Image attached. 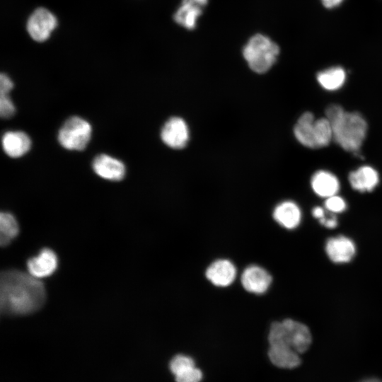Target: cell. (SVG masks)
<instances>
[{
  "mask_svg": "<svg viewBox=\"0 0 382 382\" xmlns=\"http://www.w3.org/2000/svg\"><path fill=\"white\" fill-rule=\"evenodd\" d=\"M45 289L39 279L28 272L7 270L1 274L0 310L5 315H26L45 303Z\"/></svg>",
  "mask_w": 382,
  "mask_h": 382,
  "instance_id": "6da1fadb",
  "label": "cell"
},
{
  "mask_svg": "<svg viewBox=\"0 0 382 382\" xmlns=\"http://www.w3.org/2000/svg\"><path fill=\"white\" fill-rule=\"evenodd\" d=\"M333 139L343 149L358 154L366 138L367 123L357 112H347L339 105L332 104L325 110Z\"/></svg>",
  "mask_w": 382,
  "mask_h": 382,
  "instance_id": "7a4b0ae2",
  "label": "cell"
},
{
  "mask_svg": "<svg viewBox=\"0 0 382 382\" xmlns=\"http://www.w3.org/2000/svg\"><path fill=\"white\" fill-rule=\"evenodd\" d=\"M270 346H276L295 351L299 354L308 350L312 336L303 323L291 318L272 323L269 334Z\"/></svg>",
  "mask_w": 382,
  "mask_h": 382,
  "instance_id": "3957f363",
  "label": "cell"
},
{
  "mask_svg": "<svg viewBox=\"0 0 382 382\" xmlns=\"http://www.w3.org/2000/svg\"><path fill=\"white\" fill-rule=\"evenodd\" d=\"M279 53V46L268 37L253 35L243 50L244 59L255 72L267 71L275 63Z\"/></svg>",
  "mask_w": 382,
  "mask_h": 382,
  "instance_id": "277c9868",
  "label": "cell"
},
{
  "mask_svg": "<svg viewBox=\"0 0 382 382\" xmlns=\"http://www.w3.org/2000/svg\"><path fill=\"white\" fill-rule=\"evenodd\" d=\"M91 126L81 117L69 118L58 132V141L68 150L81 151L88 144L91 137Z\"/></svg>",
  "mask_w": 382,
  "mask_h": 382,
  "instance_id": "5b68a950",
  "label": "cell"
},
{
  "mask_svg": "<svg viewBox=\"0 0 382 382\" xmlns=\"http://www.w3.org/2000/svg\"><path fill=\"white\" fill-rule=\"evenodd\" d=\"M57 25V18L50 11L38 8L29 16L26 29L33 40L42 42L49 39Z\"/></svg>",
  "mask_w": 382,
  "mask_h": 382,
  "instance_id": "8992f818",
  "label": "cell"
},
{
  "mask_svg": "<svg viewBox=\"0 0 382 382\" xmlns=\"http://www.w3.org/2000/svg\"><path fill=\"white\" fill-rule=\"evenodd\" d=\"M161 137L163 143L170 148H184L189 140L187 125L180 117H171L163 125Z\"/></svg>",
  "mask_w": 382,
  "mask_h": 382,
  "instance_id": "52a82bcc",
  "label": "cell"
},
{
  "mask_svg": "<svg viewBox=\"0 0 382 382\" xmlns=\"http://www.w3.org/2000/svg\"><path fill=\"white\" fill-rule=\"evenodd\" d=\"M169 369L176 382H201L203 378L202 372L196 366L195 360L185 354L174 356L169 363Z\"/></svg>",
  "mask_w": 382,
  "mask_h": 382,
  "instance_id": "ba28073f",
  "label": "cell"
},
{
  "mask_svg": "<svg viewBox=\"0 0 382 382\" xmlns=\"http://www.w3.org/2000/svg\"><path fill=\"white\" fill-rule=\"evenodd\" d=\"M241 280L246 291L261 294L268 289L272 282V277L264 268L257 265H250L243 272Z\"/></svg>",
  "mask_w": 382,
  "mask_h": 382,
  "instance_id": "9c48e42d",
  "label": "cell"
},
{
  "mask_svg": "<svg viewBox=\"0 0 382 382\" xmlns=\"http://www.w3.org/2000/svg\"><path fill=\"white\" fill-rule=\"evenodd\" d=\"M328 257L335 263H346L352 260L356 254L354 243L345 236L328 239L325 243Z\"/></svg>",
  "mask_w": 382,
  "mask_h": 382,
  "instance_id": "30bf717a",
  "label": "cell"
},
{
  "mask_svg": "<svg viewBox=\"0 0 382 382\" xmlns=\"http://www.w3.org/2000/svg\"><path fill=\"white\" fill-rule=\"evenodd\" d=\"M94 172L100 178L119 181L125 175V166L120 160L107 154H100L93 161Z\"/></svg>",
  "mask_w": 382,
  "mask_h": 382,
  "instance_id": "8fae6325",
  "label": "cell"
},
{
  "mask_svg": "<svg viewBox=\"0 0 382 382\" xmlns=\"http://www.w3.org/2000/svg\"><path fill=\"white\" fill-rule=\"evenodd\" d=\"M57 257L49 248L42 249L40 253L28 260V272L33 277L41 279L50 276L57 267Z\"/></svg>",
  "mask_w": 382,
  "mask_h": 382,
  "instance_id": "7c38bea8",
  "label": "cell"
},
{
  "mask_svg": "<svg viewBox=\"0 0 382 382\" xmlns=\"http://www.w3.org/2000/svg\"><path fill=\"white\" fill-rule=\"evenodd\" d=\"M296 139L302 145L318 149V128L312 112H304L298 120L294 129Z\"/></svg>",
  "mask_w": 382,
  "mask_h": 382,
  "instance_id": "4fadbf2b",
  "label": "cell"
},
{
  "mask_svg": "<svg viewBox=\"0 0 382 382\" xmlns=\"http://www.w3.org/2000/svg\"><path fill=\"white\" fill-rule=\"evenodd\" d=\"M236 269L228 260H217L206 270L207 278L215 286H227L235 279Z\"/></svg>",
  "mask_w": 382,
  "mask_h": 382,
  "instance_id": "5bb4252c",
  "label": "cell"
},
{
  "mask_svg": "<svg viewBox=\"0 0 382 382\" xmlns=\"http://www.w3.org/2000/svg\"><path fill=\"white\" fill-rule=\"evenodd\" d=\"M4 152L11 158H18L25 154L30 149L31 140L23 132H6L1 139Z\"/></svg>",
  "mask_w": 382,
  "mask_h": 382,
  "instance_id": "9a60e30c",
  "label": "cell"
},
{
  "mask_svg": "<svg viewBox=\"0 0 382 382\" xmlns=\"http://www.w3.org/2000/svg\"><path fill=\"white\" fill-rule=\"evenodd\" d=\"M349 182L360 192H371L379 183V175L374 168L364 166L349 173Z\"/></svg>",
  "mask_w": 382,
  "mask_h": 382,
  "instance_id": "2e32d148",
  "label": "cell"
},
{
  "mask_svg": "<svg viewBox=\"0 0 382 382\" xmlns=\"http://www.w3.org/2000/svg\"><path fill=\"white\" fill-rule=\"evenodd\" d=\"M274 220L282 227L287 229L296 228L301 219L299 207L292 201H284L279 203L273 212Z\"/></svg>",
  "mask_w": 382,
  "mask_h": 382,
  "instance_id": "e0dca14e",
  "label": "cell"
},
{
  "mask_svg": "<svg viewBox=\"0 0 382 382\" xmlns=\"http://www.w3.org/2000/svg\"><path fill=\"white\" fill-rule=\"evenodd\" d=\"M311 187L317 195L328 198L337 195L340 190V182L330 172L318 170L311 178Z\"/></svg>",
  "mask_w": 382,
  "mask_h": 382,
  "instance_id": "ac0fdd59",
  "label": "cell"
},
{
  "mask_svg": "<svg viewBox=\"0 0 382 382\" xmlns=\"http://www.w3.org/2000/svg\"><path fill=\"white\" fill-rule=\"evenodd\" d=\"M267 354L270 361L279 368L294 369L301 362L299 354L283 347L270 346Z\"/></svg>",
  "mask_w": 382,
  "mask_h": 382,
  "instance_id": "d6986e66",
  "label": "cell"
},
{
  "mask_svg": "<svg viewBox=\"0 0 382 382\" xmlns=\"http://www.w3.org/2000/svg\"><path fill=\"white\" fill-rule=\"evenodd\" d=\"M346 73L343 68L335 66L319 72L317 80L325 90L335 91L340 88L345 82Z\"/></svg>",
  "mask_w": 382,
  "mask_h": 382,
  "instance_id": "ffe728a7",
  "label": "cell"
},
{
  "mask_svg": "<svg viewBox=\"0 0 382 382\" xmlns=\"http://www.w3.org/2000/svg\"><path fill=\"white\" fill-rule=\"evenodd\" d=\"M202 12V9L199 7L182 3L173 18L175 21L181 26L192 30L196 27L197 19Z\"/></svg>",
  "mask_w": 382,
  "mask_h": 382,
  "instance_id": "44dd1931",
  "label": "cell"
},
{
  "mask_svg": "<svg viewBox=\"0 0 382 382\" xmlns=\"http://www.w3.org/2000/svg\"><path fill=\"white\" fill-rule=\"evenodd\" d=\"M18 225L16 218L10 213L0 214V243L3 246L9 244L18 233Z\"/></svg>",
  "mask_w": 382,
  "mask_h": 382,
  "instance_id": "7402d4cb",
  "label": "cell"
},
{
  "mask_svg": "<svg viewBox=\"0 0 382 382\" xmlns=\"http://www.w3.org/2000/svg\"><path fill=\"white\" fill-rule=\"evenodd\" d=\"M325 207L332 213H341L346 209L347 204L342 197L335 195L326 199Z\"/></svg>",
  "mask_w": 382,
  "mask_h": 382,
  "instance_id": "603a6c76",
  "label": "cell"
},
{
  "mask_svg": "<svg viewBox=\"0 0 382 382\" xmlns=\"http://www.w3.org/2000/svg\"><path fill=\"white\" fill-rule=\"evenodd\" d=\"M16 112L15 106L9 98L8 94L1 95L0 97V115L3 118L11 117Z\"/></svg>",
  "mask_w": 382,
  "mask_h": 382,
  "instance_id": "cb8c5ba5",
  "label": "cell"
},
{
  "mask_svg": "<svg viewBox=\"0 0 382 382\" xmlns=\"http://www.w3.org/2000/svg\"><path fill=\"white\" fill-rule=\"evenodd\" d=\"M13 83L11 79L5 74L0 76V94L6 95L12 90Z\"/></svg>",
  "mask_w": 382,
  "mask_h": 382,
  "instance_id": "d4e9b609",
  "label": "cell"
},
{
  "mask_svg": "<svg viewBox=\"0 0 382 382\" xmlns=\"http://www.w3.org/2000/svg\"><path fill=\"white\" fill-rule=\"evenodd\" d=\"M322 225L328 228H334L337 225V220L335 216H331L330 217H324L323 219L319 221Z\"/></svg>",
  "mask_w": 382,
  "mask_h": 382,
  "instance_id": "484cf974",
  "label": "cell"
},
{
  "mask_svg": "<svg viewBox=\"0 0 382 382\" xmlns=\"http://www.w3.org/2000/svg\"><path fill=\"white\" fill-rule=\"evenodd\" d=\"M312 214L315 218L318 219L319 221L325 217V211L320 207H314L312 210Z\"/></svg>",
  "mask_w": 382,
  "mask_h": 382,
  "instance_id": "4316f807",
  "label": "cell"
},
{
  "mask_svg": "<svg viewBox=\"0 0 382 382\" xmlns=\"http://www.w3.org/2000/svg\"><path fill=\"white\" fill-rule=\"evenodd\" d=\"M207 2L208 0H183V4L195 6L201 8L204 6Z\"/></svg>",
  "mask_w": 382,
  "mask_h": 382,
  "instance_id": "83f0119b",
  "label": "cell"
},
{
  "mask_svg": "<svg viewBox=\"0 0 382 382\" xmlns=\"http://www.w3.org/2000/svg\"><path fill=\"white\" fill-rule=\"evenodd\" d=\"M325 7L332 8L339 6L344 0H321Z\"/></svg>",
  "mask_w": 382,
  "mask_h": 382,
  "instance_id": "f1b7e54d",
  "label": "cell"
},
{
  "mask_svg": "<svg viewBox=\"0 0 382 382\" xmlns=\"http://www.w3.org/2000/svg\"><path fill=\"white\" fill-rule=\"evenodd\" d=\"M359 382H382V380L376 378H369L366 379H364Z\"/></svg>",
  "mask_w": 382,
  "mask_h": 382,
  "instance_id": "f546056e",
  "label": "cell"
}]
</instances>
